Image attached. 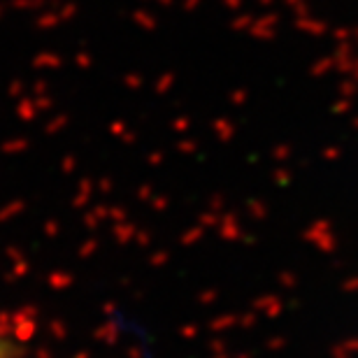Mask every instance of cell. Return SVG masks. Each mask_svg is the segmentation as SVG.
Masks as SVG:
<instances>
[{"instance_id":"1","label":"cell","mask_w":358,"mask_h":358,"mask_svg":"<svg viewBox=\"0 0 358 358\" xmlns=\"http://www.w3.org/2000/svg\"><path fill=\"white\" fill-rule=\"evenodd\" d=\"M0 358H14V347H12L10 340L0 335Z\"/></svg>"}]
</instances>
